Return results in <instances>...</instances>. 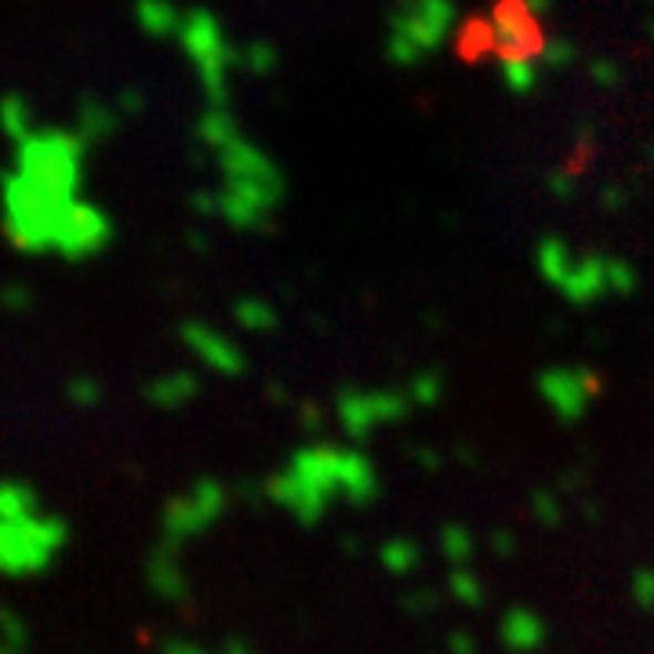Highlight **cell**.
<instances>
[{"label":"cell","instance_id":"6da1fadb","mask_svg":"<svg viewBox=\"0 0 654 654\" xmlns=\"http://www.w3.org/2000/svg\"><path fill=\"white\" fill-rule=\"evenodd\" d=\"M16 150H19V175L37 182L41 190L65 196L76 186L81 153H84L81 135H70V131L59 127H33L30 135L16 142Z\"/></svg>","mask_w":654,"mask_h":654},{"label":"cell","instance_id":"277c9868","mask_svg":"<svg viewBox=\"0 0 654 654\" xmlns=\"http://www.w3.org/2000/svg\"><path fill=\"white\" fill-rule=\"evenodd\" d=\"M139 19L150 33H167L175 22V11L161 4V0H139Z\"/></svg>","mask_w":654,"mask_h":654},{"label":"cell","instance_id":"7a4b0ae2","mask_svg":"<svg viewBox=\"0 0 654 654\" xmlns=\"http://www.w3.org/2000/svg\"><path fill=\"white\" fill-rule=\"evenodd\" d=\"M116 127V113H110L99 99H81V121H76V135L88 146V142H102L110 139Z\"/></svg>","mask_w":654,"mask_h":654},{"label":"cell","instance_id":"3957f363","mask_svg":"<svg viewBox=\"0 0 654 654\" xmlns=\"http://www.w3.org/2000/svg\"><path fill=\"white\" fill-rule=\"evenodd\" d=\"M0 127H4V135L11 139V146H16L19 139H25L33 131V110L30 102L22 95H4L0 99Z\"/></svg>","mask_w":654,"mask_h":654}]
</instances>
